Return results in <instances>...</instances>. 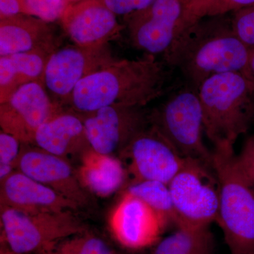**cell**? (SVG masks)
I'll list each match as a JSON object with an SVG mask.
<instances>
[{
    "instance_id": "1",
    "label": "cell",
    "mask_w": 254,
    "mask_h": 254,
    "mask_svg": "<svg viewBox=\"0 0 254 254\" xmlns=\"http://www.w3.org/2000/svg\"><path fill=\"white\" fill-rule=\"evenodd\" d=\"M252 49L235 34L230 14L202 18L185 28L168 53L165 63L176 68L193 90L220 73H243Z\"/></svg>"
},
{
    "instance_id": "2",
    "label": "cell",
    "mask_w": 254,
    "mask_h": 254,
    "mask_svg": "<svg viewBox=\"0 0 254 254\" xmlns=\"http://www.w3.org/2000/svg\"><path fill=\"white\" fill-rule=\"evenodd\" d=\"M166 65L147 54L136 60L116 59L83 78L66 105L80 115L111 105L144 108L163 94Z\"/></svg>"
},
{
    "instance_id": "3",
    "label": "cell",
    "mask_w": 254,
    "mask_h": 254,
    "mask_svg": "<svg viewBox=\"0 0 254 254\" xmlns=\"http://www.w3.org/2000/svg\"><path fill=\"white\" fill-rule=\"evenodd\" d=\"M205 134L214 149L234 150L239 137L254 125V94L240 73L215 75L197 90Z\"/></svg>"
},
{
    "instance_id": "4",
    "label": "cell",
    "mask_w": 254,
    "mask_h": 254,
    "mask_svg": "<svg viewBox=\"0 0 254 254\" xmlns=\"http://www.w3.org/2000/svg\"><path fill=\"white\" fill-rule=\"evenodd\" d=\"M234 150H213L220 185L217 222L231 254H254V185L237 170Z\"/></svg>"
},
{
    "instance_id": "5",
    "label": "cell",
    "mask_w": 254,
    "mask_h": 254,
    "mask_svg": "<svg viewBox=\"0 0 254 254\" xmlns=\"http://www.w3.org/2000/svg\"><path fill=\"white\" fill-rule=\"evenodd\" d=\"M75 211L27 212L1 205V242L13 252L38 254L88 228Z\"/></svg>"
},
{
    "instance_id": "6",
    "label": "cell",
    "mask_w": 254,
    "mask_h": 254,
    "mask_svg": "<svg viewBox=\"0 0 254 254\" xmlns=\"http://www.w3.org/2000/svg\"><path fill=\"white\" fill-rule=\"evenodd\" d=\"M150 125L158 130L184 158L193 159L213 169V151L203 139V112L193 89L177 92L149 113Z\"/></svg>"
},
{
    "instance_id": "7",
    "label": "cell",
    "mask_w": 254,
    "mask_h": 254,
    "mask_svg": "<svg viewBox=\"0 0 254 254\" xmlns=\"http://www.w3.org/2000/svg\"><path fill=\"white\" fill-rule=\"evenodd\" d=\"M168 187L177 215V227H210L217 222L220 185L213 169L188 158Z\"/></svg>"
},
{
    "instance_id": "8",
    "label": "cell",
    "mask_w": 254,
    "mask_h": 254,
    "mask_svg": "<svg viewBox=\"0 0 254 254\" xmlns=\"http://www.w3.org/2000/svg\"><path fill=\"white\" fill-rule=\"evenodd\" d=\"M124 20L132 46L153 56L166 54L182 32L194 23L185 0H155Z\"/></svg>"
},
{
    "instance_id": "9",
    "label": "cell",
    "mask_w": 254,
    "mask_h": 254,
    "mask_svg": "<svg viewBox=\"0 0 254 254\" xmlns=\"http://www.w3.org/2000/svg\"><path fill=\"white\" fill-rule=\"evenodd\" d=\"M115 60L108 44L93 47L75 45L60 48L48 58L43 83L55 102L67 104L83 78Z\"/></svg>"
},
{
    "instance_id": "10",
    "label": "cell",
    "mask_w": 254,
    "mask_h": 254,
    "mask_svg": "<svg viewBox=\"0 0 254 254\" xmlns=\"http://www.w3.org/2000/svg\"><path fill=\"white\" fill-rule=\"evenodd\" d=\"M63 111L43 82H32L0 103V126L23 144H33L38 128Z\"/></svg>"
},
{
    "instance_id": "11",
    "label": "cell",
    "mask_w": 254,
    "mask_h": 254,
    "mask_svg": "<svg viewBox=\"0 0 254 254\" xmlns=\"http://www.w3.org/2000/svg\"><path fill=\"white\" fill-rule=\"evenodd\" d=\"M81 115L90 146L104 155L123 152L150 125L149 113L141 107L111 105Z\"/></svg>"
},
{
    "instance_id": "12",
    "label": "cell",
    "mask_w": 254,
    "mask_h": 254,
    "mask_svg": "<svg viewBox=\"0 0 254 254\" xmlns=\"http://www.w3.org/2000/svg\"><path fill=\"white\" fill-rule=\"evenodd\" d=\"M122 153L129 158L134 182L157 181L169 185L188 160L150 125L139 132Z\"/></svg>"
},
{
    "instance_id": "13",
    "label": "cell",
    "mask_w": 254,
    "mask_h": 254,
    "mask_svg": "<svg viewBox=\"0 0 254 254\" xmlns=\"http://www.w3.org/2000/svg\"><path fill=\"white\" fill-rule=\"evenodd\" d=\"M168 225L143 200L128 191L124 193L109 218L114 237L131 250L156 245Z\"/></svg>"
},
{
    "instance_id": "14",
    "label": "cell",
    "mask_w": 254,
    "mask_h": 254,
    "mask_svg": "<svg viewBox=\"0 0 254 254\" xmlns=\"http://www.w3.org/2000/svg\"><path fill=\"white\" fill-rule=\"evenodd\" d=\"M16 170L50 187L78 208L91 202L89 192L82 186L77 174L66 158L38 148H22Z\"/></svg>"
},
{
    "instance_id": "15",
    "label": "cell",
    "mask_w": 254,
    "mask_h": 254,
    "mask_svg": "<svg viewBox=\"0 0 254 254\" xmlns=\"http://www.w3.org/2000/svg\"><path fill=\"white\" fill-rule=\"evenodd\" d=\"M60 21L71 41L85 47L108 44L125 27L102 0L69 3Z\"/></svg>"
},
{
    "instance_id": "16",
    "label": "cell",
    "mask_w": 254,
    "mask_h": 254,
    "mask_svg": "<svg viewBox=\"0 0 254 254\" xmlns=\"http://www.w3.org/2000/svg\"><path fill=\"white\" fill-rule=\"evenodd\" d=\"M1 205L27 212L76 211L77 205L27 175L14 170L1 181Z\"/></svg>"
},
{
    "instance_id": "17",
    "label": "cell",
    "mask_w": 254,
    "mask_h": 254,
    "mask_svg": "<svg viewBox=\"0 0 254 254\" xmlns=\"http://www.w3.org/2000/svg\"><path fill=\"white\" fill-rule=\"evenodd\" d=\"M58 46L46 21L25 14L0 18V57L33 51L52 54Z\"/></svg>"
},
{
    "instance_id": "18",
    "label": "cell",
    "mask_w": 254,
    "mask_h": 254,
    "mask_svg": "<svg viewBox=\"0 0 254 254\" xmlns=\"http://www.w3.org/2000/svg\"><path fill=\"white\" fill-rule=\"evenodd\" d=\"M33 144L64 158L68 155L81 156L91 148L81 115L64 110L38 128Z\"/></svg>"
},
{
    "instance_id": "19",
    "label": "cell",
    "mask_w": 254,
    "mask_h": 254,
    "mask_svg": "<svg viewBox=\"0 0 254 254\" xmlns=\"http://www.w3.org/2000/svg\"><path fill=\"white\" fill-rule=\"evenodd\" d=\"M76 174L87 191L100 197L109 196L116 192L125 178V170L119 159L97 153L91 148L81 155Z\"/></svg>"
},
{
    "instance_id": "20",
    "label": "cell",
    "mask_w": 254,
    "mask_h": 254,
    "mask_svg": "<svg viewBox=\"0 0 254 254\" xmlns=\"http://www.w3.org/2000/svg\"><path fill=\"white\" fill-rule=\"evenodd\" d=\"M50 55L46 52L33 51L0 57V103L28 83H43Z\"/></svg>"
},
{
    "instance_id": "21",
    "label": "cell",
    "mask_w": 254,
    "mask_h": 254,
    "mask_svg": "<svg viewBox=\"0 0 254 254\" xmlns=\"http://www.w3.org/2000/svg\"><path fill=\"white\" fill-rule=\"evenodd\" d=\"M153 254H215V242L209 227H177L159 241Z\"/></svg>"
},
{
    "instance_id": "22",
    "label": "cell",
    "mask_w": 254,
    "mask_h": 254,
    "mask_svg": "<svg viewBox=\"0 0 254 254\" xmlns=\"http://www.w3.org/2000/svg\"><path fill=\"white\" fill-rule=\"evenodd\" d=\"M127 191L143 200L168 224L176 225L177 215L168 185L157 181L134 182Z\"/></svg>"
},
{
    "instance_id": "23",
    "label": "cell",
    "mask_w": 254,
    "mask_h": 254,
    "mask_svg": "<svg viewBox=\"0 0 254 254\" xmlns=\"http://www.w3.org/2000/svg\"><path fill=\"white\" fill-rule=\"evenodd\" d=\"M38 254H118L105 241L86 231L58 241Z\"/></svg>"
},
{
    "instance_id": "24",
    "label": "cell",
    "mask_w": 254,
    "mask_h": 254,
    "mask_svg": "<svg viewBox=\"0 0 254 254\" xmlns=\"http://www.w3.org/2000/svg\"><path fill=\"white\" fill-rule=\"evenodd\" d=\"M254 4V0H191L190 14L197 21L207 16L228 14Z\"/></svg>"
},
{
    "instance_id": "25",
    "label": "cell",
    "mask_w": 254,
    "mask_h": 254,
    "mask_svg": "<svg viewBox=\"0 0 254 254\" xmlns=\"http://www.w3.org/2000/svg\"><path fill=\"white\" fill-rule=\"evenodd\" d=\"M23 14L48 23L60 20L68 4L66 0H21Z\"/></svg>"
},
{
    "instance_id": "26",
    "label": "cell",
    "mask_w": 254,
    "mask_h": 254,
    "mask_svg": "<svg viewBox=\"0 0 254 254\" xmlns=\"http://www.w3.org/2000/svg\"><path fill=\"white\" fill-rule=\"evenodd\" d=\"M21 143L16 137L1 131L0 133V180H4L16 169L21 153Z\"/></svg>"
},
{
    "instance_id": "27",
    "label": "cell",
    "mask_w": 254,
    "mask_h": 254,
    "mask_svg": "<svg viewBox=\"0 0 254 254\" xmlns=\"http://www.w3.org/2000/svg\"><path fill=\"white\" fill-rule=\"evenodd\" d=\"M232 28L237 37L251 49L254 48V4L231 13Z\"/></svg>"
},
{
    "instance_id": "28",
    "label": "cell",
    "mask_w": 254,
    "mask_h": 254,
    "mask_svg": "<svg viewBox=\"0 0 254 254\" xmlns=\"http://www.w3.org/2000/svg\"><path fill=\"white\" fill-rule=\"evenodd\" d=\"M235 163L239 172L254 185V134L247 138L240 154L235 155Z\"/></svg>"
},
{
    "instance_id": "29",
    "label": "cell",
    "mask_w": 254,
    "mask_h": 254,
    "mask_svg": "<svg viewBox=\"0 0 254 254\" xmlns=\"http://www.w3.org/2000/svg\"><path fill=\"white\" fill-rule=\"evenodd\" d=\"M117 16L123 18L148 7L155 0H102Z\"/></svg>"
},
{
    "instance_id": "30",
    "label": "cell",
    "mask_w": 254,
    "mask_h": 254,
    "mask_svg": "<svg viewBox=\"0 0 254 254\" xmlns=\"http://www.w3.org/2000/svg\"><path fill=\"white\" fill-rule=\"evenodd\" d=\"M23 14L21 0H0V18Z\"/></svg>"
},
{
    "instance_id": "31",
    "label": "cell",
    "mask_w": 254,
    "mask_h": 254,
    "mask_svg": "<svg viewBox=\"0 0 254 254\" xmlns=\"http://www.w3.org/2000/svg\"><path fill=\"white\" fill-rule=\"evenodd\" d=\"M242 75L248 82L251 90L254 94V48H252V51H251L248 65Z\"/></svg>"
},
{
    "instance_id": "32",
    "label": "cell",
    "mask_w": 254,
    "mask_h": 254,
    "mask_svg": "<svg viewBox=\"0 0 254 254\" xmlns=\"http://www.w3.org/2000/svg\"><path fill=\"white\" fill-rule=\"evenodd\" d=\"M0 254H21L16 253V252H13L12 250H10L9 247H7L5 244L1 242V247H0Z\"/></svg>"
},
{
    "instance_id": "33",
    "label": "cell",
    "mask_w": 254,
    "mask_h": 254,
    "mask_svg": "<svg viewBox=\"0 0 254 254\" xmlns=\"http://www.w3.org/2000/svg\"><path fill=\"white\" fill-rule=\"evenodd\" d=\"M66 1L69 4V3L77 2V1H81V0H66Z\"/></svg>"
},
{
    "instance_id": "34",
    "label": "cell",
    "mask_w": 254,
    "mask_h": 254,
    "mask_svg": "<svg viewBox=\"0 0 254 254\" xmlns=\"http://www.w3.org/2000/svg\"><path fill=\"white\" fill-rule=\"evenodd\" d=\"M185 1H187V2L190 3L191 0H185Z\"/></svg>"
}]
</instances>
